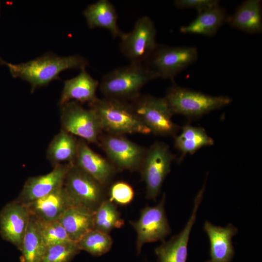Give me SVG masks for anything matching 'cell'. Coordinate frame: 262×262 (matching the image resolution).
I'll return each mask as SVG.
<instances>
[{
  "instance_id": "obj_1",
  "label": "cell",
  "mask_w": 262,
  "mask_h": 262,
  "mask_svg": "<svg viewBox=\"0 0 262 262\" xmlns=\"http://www.w3.org/2000/svg\"><path fill=\"white\" fill-rule=\"evenodd\" d=\"M88 65V61L78 54L60 56L52 53H47L26 63L6 64L13 77L19 78L30 84L32 93L53 81L60 80L59 74L64 70H82Z\"/></svg>"
},
{
  "instance_id": "obj_2",
  "label": "cell",
  "mask_w": 262,
  "mask_h": 262,
  "mask_svg": "<svg viewBox=\"0 0 262 262\" xmlns=\"http://www.w3.org/2000/svg\"><path fill=\"white\" fill-rule=\"evenodd\" d=\"M157 74L145 64H131L115 68L103 76L99 88L104 98L130 102L142 88Z\"/></svg>"
},
{
  "instance_id": "obj_3",
  "label": "cell",
  "mask_w": 262,
  "mask_h": 262,
  "mask_svg": "<svg viewBox=\"0 0 262 262\" xmlns=\"http://www.w3.org/2000/svg\"><path fill=\"white\" fill-rule=\"evenodd\" d=\"M88 105L89 108L95 112L102 131L107 133H151L150 131L134 114L129 102L97 98Z\"/></svg>"
},
{
  "instance_id": "obj_4",
  "label": "cell",
  "mask_w": 262,
  "mask_h": 262,
  "mask_svg": "<svg viewBox=\"0 0 262 262\" xmlns=\"http://www.w3.org/2000/svg\"><path fill=\"white\" fill-rule=\"evenodd\" d=\"M164 98L173 115H181L190 119L225 107L232 101L229 96L208 95L175 83L167 89Z\"/></svg>"
},
{
  "instance_id": "obj_5",
  "label": "cell",
  "mask_w": 262,
  "mask_h": 262,
  "mask_svg": "<svg viewBox=\"0 0 262 262\" xmlns=\"http://www.w3.org/2000/svg\"><path fill=\"white\" fill-rule=\"evenodd\" d=\"M137 117L155 135L175 136L180 128L172 120L173 115L164 98L140 94L129 102Z\"/></svg>"
},
{
  "instance_id": "obj_6",
  "label": "cell",
  "mask_w": 262,
  "mask_h": 262,
  "mask_svg": "<svg viewBox=\"0 0 262 262\" xmlns=\"http://www.w3.org/2000/svg\"><path fill=\"white\" fill-rule=\"evenodd\" d=\"M175 158V156L164 142L156 141L147 149L140 170L146 184L147 198L156 199Z\"/></svg>"
},
{
  "instance_id": "obj_7",
  "label": "cell",
  "mask_w": 262,
  "mask_h": 262,
  "mask_svg": "<svg viewBox=\"0 0 262 262\" xmlns=\"http://www.w3.org/2000/svg\"><path fill=\"white\" fill-rule=\"evenodd\" d=\"M156 38L153 21L148 16H143L137 20L130 32L125 33L120 38V51L131 64H145L158 45Z\"/></svg>"
},
{
  "instance_id": "obj_8",
  "label": "cell",
  "mask_w": 262,
  "mask_h": 262,
  "mask_svg": "<svg viewBox=\"0 0 262 262\" xmlns=\"http://www.w3.org/2000/svg\"><path fill=\"white\" fill-rule=\"evenodd\" d=\"M197 49L193 46L170 47L158 44L147 62V66L159 78L174 82L175 77L198 59Z\"/></svg>"
},
{
  "instance_id": "obj_9",
  "label": "cell",
  "mask_w": 262,
  "mask_h": 262,
  "mask_svg": "<svg viewBox=\"0 0 262 262\" xmlns=\"http://www.w3.org/2000/svg\"><path fill=\"white\" fill-rule=\"evenodd\" d=\"M98 145L115 169L122 170L140 169L147 151L121 134H101Z\"/></svg>"
},
{
  "instance_id": "obj_10",
  "label": "cell",
  "mask_w": 262,
  "mask_h": 262,
  "mask_svg": "<svg viewBox=\"0 0 262 262\" xmlns=\"http://www.w3.org/2000/svg\"><path fill=\"white\" fill-rule=\"evenodd\" d=\"M60 107L61 129L79 136L87 143L98 145L102 130L93 110L85 109L74 100Z\"/></svg>"
},
{
  "instance_id": "obj_11",
  "label": "cell",
  "mask_w": 262,
  "mask_h": 262,
  "mask_svg": "<svg viewBox=\"0 0 262 262\" xmlns=\"http://www.w3.org/2000/svg\"><path fill=\"white\" fill-rule=\"evenodd\" d=\"M64 187L73 205L94 211L102 200L104 186L75 164H70Z\"/></svg>"
},
{
  "instance_id": "obj_12",
  "label": "cell",
  "mask_w": 262,
  "mask_h": 262,
  "mask_svg": "<svg viewBox=\"0 0 262 262\" xmlns=\"http://www.w3.org/2000/svg\"><path fill=\"white\" fill-rule=\"evenodd\" d=\"M165 194L154 206H146L142 210L139 219L130 221L137 233L136 250L139 254L146 243L164 241L171 233V229L164 209Z\"/></svg>"
},
{
  "instance_id": "obj_13",
  "label": "cell",
  "mask_w": 262,
  "mask_h": 262,
  "mask_svg": "<svg viewBox=\"0 0 262 262\" xmlns=\"http://www.w3.org/2000/svg\"><path fill=\"white\" fill-rule=\"evenodd\" d=\"M205 184L196 196L192 214L183 229L178 234L163 243L155 249L157 262H186L188 244L191 231L196 221L198 207L202 201Z\"/></svg>"
},
{
  "instance_id": "obj_14",
  "label": "cell",
  "mask_w": 262,
  "mask_h": 262,
  "mask_svg": "<svg viewBox=\"0 0 262 262\" xmlns=\"http://www.w3.org/2000/svg\"><path fill=\"white\" fill-rule=\"evenodd\" d=\"M70 165L59 164L47 174L28 178L16 200L27 204L62 187Z\"/></svg>"
},
{
  "instance_id": "obj_15",
  "label": "cell",
  "mask_w": 262,
  "mask_h": 262,
  "mask_svg": "<svg viewBox=\"0 0 262 262\" xmlns=\"http://www.w3.org/2000/svg\"><path fill=\"white\" fill-rule=\"evenodd\" d=\"M30 217L27 205L17 200L7 205L0 213V229L2 237L19 250Z\"/></svg>"
},
{
  "instance_id": "obj_16",
  "label": "cell",
  "mask_w": 262,
  "mask_h": 262,
  "mask_svg": "<svg viewBox=\"0 0 262 262\" xmlns=\"http://www.w3.org/2000/svg\"><path fill=\"white\" fill-rule=\"evenodd\" d=\"M73 164L103 186L110 182L116 169L108 159L95 152L85 141L81 138L79 139L78 150Z\"/></svg>"
},
{
  "instance_id": "obj_17",
  "label": "cell",
  "mask_w": 262,
  "mask_h": 262,
  "mask_svg": "<svg viewBox=\"0 0 262 262\" xmlns=\"http://www.w3.org/2000/svg\"><path fill=\"white\" fill-rule=\"evenodd\" d=\"M203 229L210 242V259L205 262H230L235 254L232 238L238 229L230 223L221 227L206 221Z\"/></svg>"
},
{
  "instance_id": "obj_18",
  "label": "cell",
  "mask_w": 262,
  "mask_h": 262,
  "mask_svg": "<svg viewBox=\"0 0 262 262\" xmlns=\"http://www.w3.org/2000/svg\"><path fill=\"white\" fill-rule=\"evenodd\" d=\"M26 204L30 215L45 222L59 221L67 208L73 205L64 185Z\"/></svg>"
},
{
  "instance_id": "obj_19",
  "label": "cell",
  "mask_w": 262,
  "mask_h": 262,
  "mask_svg": "<svg viewBox=\"0 0 262 262\" xmlns=\"http://www.w3.org/2000/svg\"><path fill=\"white\" fill-rule=\"evenodd\" d=\"M64 87L59 99L60 106L72 100L80 103H89L97 97L96 92L99 82L93 78L85 70L76 77L64 81Z\"/></svg>"
},
{
  "instance_id": "obj_20",
  "label": "cell",
  "mask_w": 262,
  "mask_h": 262,
  "mask_svg": "<svg viewBox=\"0 0 262 262\" xmlns=\"http://www.w3.org/2000/svg\"><path fill=\"white\" fill-rule=\"evenodd\" d=\"M83 14L90 29H105L109 31L114 38H121L125 34L118 26L116 11L108 0H99L89 5Z\"/></svg>"
},
{
  "instance_id": "obj_21",
  "label": "cell",
  "mask_w": 262,
  "mask_h": 262,
  "mask_svg": "<svg viewBox=\"0 0 262 262\" xmlns=\"http://www.w3.org/2000/svg\"><path fill=\"white\" fill-rule=\"evenodd\" d=\"M229 16L226 10L220 5L198 14L188 24L182 26L181 33L214 36L219 29L229 22Z\"/></svg>"
},
{
  "instance_id": "obj_22",
  "label": "cell",
  "mask_w": 262,
  "mask_h": 262,
  "mask_svg": "<svg viewBox=\"0 0 262 262\" xmlns=\"http://www.w3.org/2000/svg\"><path fill=\"white\" fill-rule=\"evenodd\" d=\"M228 23L233 29L250 34L262 32V7L261 0H246L236 8Z\"/></svg>"
},
{
  "instance_id": "obj_23",
  "label": "cell",
  "mask_w": 262,
  "mask_h": 262,
  "mask_svg": "<svg viewBox=\"0 0 262 262\" xmlns=\"http://www.w3.org/2000/svg\"><path fill=\"white\" fill-rule=\"evenodd\" d=\"M94 212L86 207L72 205L59 220L72 241L77 243L94 229Z\"/></svg>"
},
{
  "instance_id": "obj_24",
  "label": "cell",
  "mask_w": 262,
  "mask_h": 262,
  "mask_svg": "<svg viewBox=\"0 0 262 262\" xmlns=\"http://www.w3.org/2000/svg\"><path fill=\"white\" fill-rule=\"evenodd\" d=\"M79 139L67 131L61 130L50 142L46 152L47 160L53 167L67 162L74 163Z\"/></svg>"
},
{
  "instance_id": "obj_25",
  "label": "cell",
  "mask_w": 262,
  "mask_h": 262,
  "mask_svg": "<svg viewBox=\"0 0 262 262\" xmlns=\"http://www.w3.org/2000/svg\"><path fill=\"white\" fill-rule=\"evenodd\" d=\"M47 246L40 232L38 220L30 215L20 251V262H41Z\"/></svg>"
},
{
  "instance_id": "obj_26",
  "label": "cell",
  "mask_w": 262,
  "mask_h": 262,
  "mask_svg": "<svg viewBox=\"0 0 262 262\" xmlns=\"http://www.w3.org/2000/svg\"><path fill=\"white\" fill-rule=\"evenodd\" d=\"M213 144V140L203 128L189 124L183 126L180 133L174 136V146L181 154L180 161L186 155L193 154L200 148Z\"/></svg>"
},
{
  "instance_id": "obj_27",
  "label": "cell",
  "mask_w": 262,
  "mask_h": 262,
  "mask_svg": "<svg viewBox=\"0 0 262 262\" xmlns=\"http://www.w3.org/2000/svg\"><path fill=\"white\" fill-rule=\"evenodd\" d=\"M94 229L109 233L115 228H120L124 221L113 202L102 201L94 212Z\"/></svg>"
},
{
  "instance_id": "obj_28",
  "label": "cell",
  "mask_w": 262,
  "mask_h": 262,
  "mask_svg": "<svg viewBox=\"0 0 262 262\" xmlns=\"http://www.w3.org/2000/svg\"><path fill=\"white\" fill-rule=\"evenodd\" d=\"M77 244L80 250H84L94 256H100L110 250L113 240L108 233L93 229L84 235Z\"/></svg>"
},
{
  "instance_id": "obj_29",
  "label": "cell",
  "mask_w": 262,
  "mask_h": 262,
  "mask_svg": "<svg viewBox=\"0 0 262 262\" xmlns=\"http://www.w3.org/2000/svg\"><path fill=\"white\" fill-rule=\"evenodd\" d=\"M80 251L72 241L57 244L47 247L41 262H70Z\"/></svg>"
},
{
  "instance_id": "obj_30",
  "label": "cell",
  "mask_w": 262,
  "mask_h": 262,
  "mask_svg": "<svg viewBox=\"0 0 262 262\" xmlns=\"http://www.w3.org/2000/svg\"><path fill=\"white\" fill-rule=\"evenodd\" d=\"M38 221L42 237L47 247L71 241L59 221L45 222L38 220Z\"/></svg>"
},
{
  "instance_id": "obj_31",
  "label": "cell",
  "mask_w": 262,
  "mask_h": 262,
  "mask_svg": "<svg viewBox=\"0 0 262 262\" xmlns=\"http://www.w3.org/2000/svg\"><path fill=\"white\" fill-rule=\"evenodd\" d=\"M134 195L133 189L130 184L124 181H118L111 187L109 200L120 205H126L132 201Z\"/></svg>"
},
{
  "instance_id": "obj_32",
  "label": "cell",
  "mask_w": 262,
  "mask_h": 262,
  "mask_svg": "<svg viewBox=\"0 0 262 262\" xmlns=\"http://www.w3.org/2000/svg\"><path fill=\"white\" fill-rule=\"evenodd\" d=\"M218 0H176L174 6L179 9L191 8L198 14L219 5Z\"/></svg>"
},
{
  "instance_id": "obj_33",
  "label": "cell",
  "mask_w": 262,
  "mask_h": 262,
  "mask_svg": "<svg viewBox=\"0 0 262 262\" xmlns=\"http://www.w3.org/2000/svg\"><path fill=\"white\" fill-rule=\"evenodd\" d=\"M6 62H4V61H3V60L1 58V57H0V65H3V64H5L6 65Z\"/></svg>"
}]
</instances>
